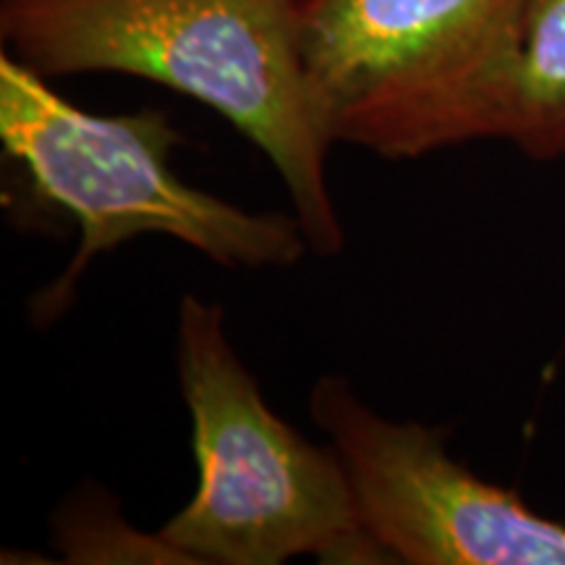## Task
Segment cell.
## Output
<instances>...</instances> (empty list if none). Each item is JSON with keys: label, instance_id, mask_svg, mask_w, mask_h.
<instances>
[{"label": "cell", "instance_id": "obj_3", "mask_svg": "<svg viewBox=\"0 0 565 565\" xmlns=\"http://www.w3.org/2000/svg\"><path fill=\"white\" fill-rule=\"evenodd\" d=\"M175 370L200 484L160 534L189 565L391 563L359 524L333 445L307 440L267 406L228 341L223 303L183 296Z\"/></svg>", "mask_w": 565, "mask_h": 565}, {"label": "cell", "instance_id": "obj_7", "mask_svg": "<svg viewBox=\"0 0 565 565\" xmlns=\"http://www.w3.org/2000/svg\"><path fill=\"white\" fill-rule=\"evenodd\" d=\"M51 542L63 563H171L189 565L160 532H137L105 490H79L53 513Z\"/></svg>", "mask_w": 565, "mask_h": 565}, {"label": "cell", "instance_id": "obj_6", "mask_svg": "<svg viewBox=\"0 0 565 565\" xmlns=\"http://www.w3.org/2000/svg\"><path fill=\"white\" fill-rule=\"evenodd\" d=\"M484 139L529 160L565 158V0H524L498 71Z\"/></svg>", "mask_w": 565, "mask_h": 565}, {"label": "cell", "instance_id": "obj_4", "mask_svg": "<svg viewBox=\"0 0 565 565\" xmlns=\"http://www.w3.org/2000/svg\"><path fill=\"white\" fill-rule=\"evenodd\" d=\"M524 0H301V53L333 141L387 160L484 139Z\"/></svg>", "mask_w": 565, "mask_h": 565}, {"label": "cell", "instance_id": "obj_1", "mask_svg": "<svg viewBox=\"0 0 565 565\" xmlns=\"http://www.w3.org/2000/svg\"><path fill=\"white\" fill-rule=\"evenodd\" d=\"M0 38L47 79L139 76L221 113L270 158L309 249H343L328 183L335 141L303 66L301 0H0Z\"/></svg>", "mask_w": 565, "mask_h": 565}, {"label": "cell", "instance_id": "obj_5", "mask_svg": "<svg viewBox=\"0 0 565 565\" xmlns=\"http://www.w3.org/2000/svg\"><path fill=\"white\" fill-rule=\"evenodd\" d=\"M309 414L341 458L359 524L391 563L565 565V524L458 463L445 429L385 419L335 374L317 380Z\"/></svg>", "mask_w": 565, "mask_h": 565}, {"label": "cell", "instance_id": "obj_2", "mask_svg": "<svg viewBox=\"0 0 565 565\" xmlns=\"http://www.w3.org/2000/svg\"><path fill=\"white\" fill-rule=\"evenodd\" d=\"M0 141L30 179L34 200L79 225L63 275L32 299L38 324L55 322L97 254L145 233L192 246L215 265L294 267L309 249L296 215L249 212L189 186L171 166L181 145L166 110L97 116L63 100L47 76L0 55Z\"/></svg>", "mask_w": 565, "mask_h": 565}]
</instances>
